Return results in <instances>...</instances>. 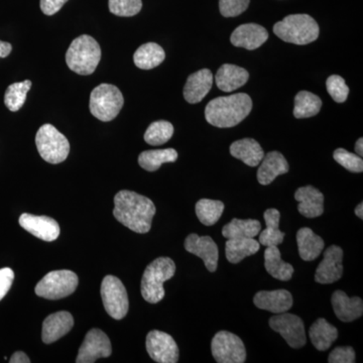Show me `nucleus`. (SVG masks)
Listing matches in <instances>:
<instances>
[{
  "instance_id": "1",
  "label": "nucleus",
  "mask_w": 363,
  "mask_h": 363,
  "mask_svg": "<svg viewBox=\"0 0 363 363\" xmlns=\"http://www.w3.org/2000/svg\"><path fill=\"white\" fill-rule=\"evenodd\" d=\"M156 211L152 200L133 191H121L114 197L113 216L136 233H149Z\"/></svg>"
},
{
  "instance_id": "2",
  "label": "nucleus",
  "mask_w": 363,
  "mask_h": 363,
  "mask_svg": "<svg viewBox=\"0 0 363 363\" xmlns=\"http://www.w3.org/2000/svg\"><path fill=\"white\" fill-rule=\"evenodd\" d=\"M252 109V100L245 93L217 97L205 108L208 123L219 128H233L245 121Z\"/></svg>"
},
{
  "instance_id": "3",
  "label": "nucleus",
  "mask_w": 363,
  "mask_h": 363,
  "mask_svg": "<svg viewBox=\"0 0 363 363\" xmlns=\"http://www.w3.org/2000/svg\"><path fill=\"white\" fill-rule=\"evenodd\" d=\"M101 60V49L94 38L82 35L71 43L66 52V63L71 71L79 75L94 73Z\"/></svg>"
},
{
  "instance_id": "4",
  "label": "nucleus",
  "mask_w": 363,
  "mask_h": 363,
  "mask_svg": "<svg viewBox=\"0 0 363 363\" xmlns=\"http://www.w3.org/2000/svg\"><path fill=\"white\" fill-rule=\"evenodd\" d=\"M274 33L279 39L295 45H308L319 37L316 21L308 14H291L274 26Z\"/></svg>"
},
{
  "instance_id": "5",
  "label": "nucleus",
  "mask_w": 363,
  "mask_h": 363,
  "mask_svg": "<svg viewBox=\"0 0 363 363\" xmlns=\"http://www.w3.org/2000/svg\"><path fill=\"white\" fill-rule=\"evenodd\" d=\"M176 264L169 257H159L150 262L143 272L140 291L147 302L157 304L164 297V281L175 276Z\"/></svg>"
},
{
  "instance_id": "6",
  "label": "nucleus",
  "mask_w": 363,
  "mask_h": 363,
  "mask_svg": "<svg viewBox=\"0 0 363 363\" xmlns=\"http://www.w3.org/2000/svg\"><path fill=\"white\" fill-rule=\"evenodd\" d=\"M123 93L116 86L101 84L91 92V114L104 123L113 121L123 109Z\"/></svg>"
},
{
  "instance_id": "7",
  "label": "nucleus",
  "mask_w": 363,
  "mask_h": 363,
  "mask_svg": "<svg viewBox=\"0 0 363 363\" xmlns=\"http://www.w3.org/2000/svg\"><path fill=\"white\" fill-rule=\"evenodd\" d=\"M35 145L40 156L52 164L65 161L70 152L69 140L52 124L40 126L35 135Z\"/></svg>"
},
{
  "instance_id": "8",
  "label": "nucleus",
  "mask_w": 363,
  "mask_h": 363,
  "mask_svg": "<svg viewBox=\"0 0 363 363\" xmlns=\"http://www.w3.org/2000/svg\"><path fill=\"white\" fill-rule=\"evenodd\" d=\"M79 284L77 274L68 269L54 271L45 274L35 286L39 297L48 300H60L75 292Z\"/></svg>"
},
{
  "instance_id": "9",
  "label": "nucleus",
  "mask_w": 363,
  "mask_h": 363,
  "mask_svg": "<svg viewBox=\"0 0 363 363\" xmlns=\"http://www.w3.org/2000/svg\"><path fill=\"white\" fill-rule=\"evenodd\" d=\"M101 298L105 310L116 320L123 319L128 312V292L123 281L114 276H106L101 284Z\"/></svg>"
},
{
  "instance_id": "10",
  "label": "nucleus",
  "mask_w": 363,
  "mask_h": 363,
  "mask_svg": "<svg viewBox=\"0 0 363 363\" xmlns=\"http://www.w3.org/2000/svg\"><path fill=\"white\" fill-rule=\"evenodd\" d=\"M212 355L218 363H243L247 350L242 340L230 332L220 331L212 339Z\"/></svg>"
},
{
  "instance_id": "11",
  "label": "nucleus",
  "mask_w": 363,
  "mask_h": 363,
  "mask_svg": "<svg viewBox=\"0 0 363 363\" xmlns=\"http://www.w3.org/2000/svg\"><path fill=\"white\" fill-rule=\"evenodd\" d=\"M269 326L272 330L281 334L286 343L292 348H301L305 346V326L302 319L297 315L290 313H281L269 319Z\"/></svg>"
},
{
  "instance_id": "12",
  "label": "nucleus",
  "mask_w": 363,
  "mask_h": 363,
  "mask_svg": "<svg viewBox=\"0 0 363 363\" xmlns=\"http://www.w3.org/2000/svg\"><path fill=\"white\" fill-rule=\"evenodd\" d=\"M147 353L152 360L159 363H176L179 362V347L176 341L164 332L150 331L147 336Z\"/></svg>"
},
{
  "instance_id": "13",
  "label": "nucleus",
  "mask_w": 363,
  "mask_h": 363,
  "mask_svg": "<svg viewBox=\"0 0 363 363\" xmlns=\"http://www.w3.org/2000/svg\"><path fill=\"white\" fill-rule=\"evenodd\" d=\"M111 340L100 329H91L79 350L77 363H93L99 358L111 357Z\"/></svg>"
},
{
  "instance_id": "14",
  "label": "nucleus",
  "mask_w": 363,
  "mask_h": 363,
  "mask_svg": "<svg viewBox=\"0 0 363 363\" xmlns=\"http://www.w3.org/2000/svg\"><path fill=\"white\" fill-rule=\"evenodd\" d=\"M343 250L337 245H331L325 250L324 259L315 274V281L323 285L335 283L343 276Z\"/></svg>"
},
{
  "instance_id": "15",
  "label": "nucleus",
  "mask_w": 363,
  "mask_h": 363,
  "mask_svg": "<svg viewBox=\"0 0 363 363\" xmlns=\"http://www.w3.org/2000/svg\"><path fill=\"white\" fill-rule=\"evenodd\" d=\"M185 248L188 252L202 259L208 271L216 272L217 267H218L219 250L216 243L210 236L190 234L186 238Z\"/></svg>"
},
{
  "instance_id": "16",
  "label": "nucleus",
  "mask_w": 363,
  "mask_h": 363,
  "mask_svg": "<svg viewBox=\"0 0 363 363\" xmlns=\"http://www.w3.org/2000/svg\"><path fill=\"white\" fill-rule=\"evenodd\" d=\"M20 225L35 238L45 241L56 240L60 235L58 222L51 217L23 213L20 217Z\"/></svg>"
},
{
  "instance_id": "17",
  "label": "nucleus",
  "mask_w": 363,
  "mask_h": 363,
  "mask_svg": "<svg viewBox=\"0 0 363 363\" xmlns=\"http://www.w3.org/2000/svg\"><path fill=\"white\" fill-rule=\"evenodd\" d=\"M269 39V33L264 26L257 23H247L236 28L231 35V44L238 48L253 51L259 49Z\"/></svg>"
},
{
  "instance_id": "18",
  "label": "nucleus",
  "mask_w": 363,
  "mask_h": 363,
  "mask_svg": "<svg viewBox=\"0 0 363 363\" xmlns=\"http://www.w3.org/2000/svg\"><path fill=\"white\" fill-rule=\"evenodd\" d=\"M213 85V74L209 69H202L191 74L184 87V97L188 104L201 102Z\"/></svg>"
},
{
  "instance_id": "19",
  "label": "nucleus",
  "mask_w": 363,
  "mask_h": 363,
  "mask_svg": "<svg viewBox=\"0 0 363 363\" xmlns=\"http://www.w3.org/2000/svg\"><path fill=\"white\" fill-rule=\"evenodd\" d=\"M253 303L259 309L281 314L292 308L293 296L286 290L260 291L253 298Z\"/></svg>"
},
{
  "instance_id": "20",
  "label": "nucleus",
  "mask_w": 363,
  "mask_h": 363,
  "mask_svg": "<svg viewBox=\"0 0 363 363\" xmlns=\"http://www.w3.org/2000/svg\"><path fill=\"white\" fill-rule=\"evenodd\" d=\"M298 210L307 218H316L324 212V195L313 186L298 188L295 193Z\"/></svg>"
},
{
  "instance_id": "21",
  "label": "nucleus",
  "mask_w": 363,
  "mask_h": 363,
  "mask_svg": "<svg viewBox=\"0 0 363 363\" xmlns=\"http://www.w3.org/2000/svg\"><path fill=\"white\" fill-rule=\"evenodd\" d=\"M74 326L73 316L69 312L54 313L43 323L42 339L45 344L54 343L65 336Z\"/></svg>"
},
{
  "instance_id": "22",
  "label": "nucleus",
  "mask_w": 363,
  "mask_h": 363,
  "mask_svg": "<svg viewBox=\"0 0 363 363\" xmlns=\"http://www.w3.org/2000/svg\"><path fill=\"white\" fill-rule=\"evenodd\" d=\"M289 172V164L286 157L279 152L274 150L264 157L257 169V181L260 185H269L277 177Z\"/></svg>"
},
{
  "instance_id": "23",
  "label": "nucleus",
  "mask_w": 363,
  "mask_h": 363,
  "mask_svg": "<svg viewBox=\"0 0 363 363\" xmlns=\"http://www.w3.org/2000/svg\"><path fill=\"white\" fill-rule=\"evenodd\" d=\"M334 313L343 322H352L363 314V302L358 297L350 298L343 291H336L331 298Z\"/></svg>"
},
{
  "instance_id": "24",
  "label": "nucleus",
  "mask_w": 363,
  "mask_h": 363,
  "mask_svg": "<svg viewBox=\"0 0 363 363\" xmlns=\"http://www.w3.org/2000/svg\"><path fill=\"white\" fill-rule=\"evenodd\" d=\"M250 74L241 67L224 64L215 76V82L219 89L224 92H233L242 87L247 82Z\"/></svg>"
},
{
  "instance_id": "25",
  "label": "nucleus",
  "mask_w": 363,
  "mask_h": 363,
  "mask_svg": "<svg viewBox=\"0 0 363 363\" xmlns=\"http://www.w3.org/2000/svg\"><path fill=\"white\" fill-rule=\"evenodd\" d=\"M231 156L240 160L250 167L259 166L264 152L259 143L253 138L236 140L229 147Z\"/></svg>"
},
{
  "instance_id": "26",
  "label": "nucleus",
  "mask_w": 363,
  "mask_h": 363,
  "mask_svg": "<svg viewBox=\"0 0 363 363\" xmlns=\"http://www.w3.org/2000/svg\"><path fill=\"white\" fill-rule=\"evenodd\" d=\"M298 255L305 262L316 259L323 252L325 242L311 228L304 227L297 233Z\"/></svg>"
},
{
  "instance_id": "27",
  "label": "nucleus",
  "mask_w": 363,
  "mask_h": 363,
  "mask_svg": "<svg viewBox=\"0 0 363 363\" xmlns=\"http://www.w3.org/2000/svg\"><path fill=\"white\" fill-rule=\"evenodd\" d=\"M264 267L272 278L284 281L292 279L294 267L281 259V252L276 245L267 247L264 250Z\"/></svg>"
},
{
  "instance_id": "28",
  "label": "nucleus",
  "mask_w": 363,
  "mask_h": 363,
  "mask_svg": "<svg viewBox=\"0 0 363 363\" xmlns=\"http://www.w3.org/2000/svg\"><path fill=\"white\" fill-rule=\"evenodd\" d=\"M166 58L164 49L156 43H147L140 45L133 55V62L142 70H150L161 65Z\"/></svg>"
},
{
  "instance_id": "29",
  "label": "nucleus",
  "mask_w": 363,
  "mask_h": 363,
  "mask_svg": "<svg viewBox=\"0 0 363 363\" xmlns=\"http://www.w3.org/2000/svg\"><path fill=\"white\" fill-rule=\"evenodd\" d=\"M310 339L313 345L319 351H326L338 337V331L333 325L323 318H319L310 327Z\"/></svg>"
},
{
  "instance_id": "30",
  "label": "nucleus",
  "mask_w": 363,
  "mask_h": 363,
  "mask_svg": "<svg viewBox=\"0 0 363 363\" xmlns=\"http://www.w3.org/2000/svg\"><path fill=\"white\" fill-rule=\"evenodd\" d=\"M260 248L259 241L255 238H234L225 245L226 259L231 264H238L245 257L255 255Z\"/></svg>"
},
{
  "instance_id": "31",
  "label": "nucleus",
  "mask_w": 363,
  "mask_h": 363,
  "mask_svg": "<svg viewBox=\"0 0 363 363\" xmlns=\"http://www.w3.org/2000/svg\"><path fill=\"white\" fill-rule=\"evenodd\" d=\"M262 230L259 220L234 218L222 228V235L227 240L234 238H255Z\"/></svg>"
},
{
  "instance_id": "32",
  "label": "nucleus",
  "mask_w": 363,
  "mask_h": 363,
  "mask_svg": "<svg viewBox=\"0 0 363 363\" xmlns=\"http://www.w3.org/2000/svg\"><path fill=\"white\" fill-rule=\"evenodd\" d=\"M264 221H266V229L260 233L259 243L264 247H278L285 238L286 234L279 230V218L281 213L279 210L271 208L264 212Z\"/></svg>"
},
{
  "instance_id": "33",
  "label": "nucleus",
  "mask_w": 363,
  "mask_h": 363,
  "mask_svg": "<svg viewBox=\"0 0 363 363\" xmlns=\"http://www.w3.org/2000/svg\"><path fill=\"white\" fill-rule=\"evenodd\" d=\"M178 159V152L174 149L145 150L138 156V164L147 172H156L162 164L174 162Z\"/></svg>"
},
{
  "instance_id": "34",
  "label": "nucleus",
  "mask_w": 363,
  "mask_h": 363,
  "mask_svg": "<svg viewBox=\"0 0 363 363\" xmlns=\"http://www.w3.org/2000/svg\"><path fill=\"white\" fill-rule=\"evenodd\" d=\"M322 101L319 96L309 91H300L295 97L294 116L296 118H309L321 111Z\"/></svg>"
},
{
  "instance_id": "35",
  "label": "nucleus",
  "mask_w": 363,
  "mask_h": 363,
  "mask_svg": "<svg viewBox=\"0 0 363 363\" xmlns=\"http://www.w3.org/2000/svg\"><path fill=\"white\" fill-rule=\"evenodd\" d=\"M223 202L218 200L201 199L196 204V215L204 225L212 226L223 214Z\"/></svg>"
},
{
  "instance_id": "36",
  "label": "nucleus",
  "mask_w": 363,
  "mask_h": 363,
  "mask_svg": "<svg viewBox=\"0 0 363 363\" xmlns=\"http://www.w3.org/2000/svg\"><path fill=\"white\" fill-rule=\"evenodd\" d=\"M32 81L26 80L23 82L13 83L9 85L4 94V104L9 111L16 112L23 106L26 95L32 88Z\"/></svg>"
},
{
  "instance_id": "37",
  "label": "nucleus",
  "mask_w": 363,
  "mask_h": 363,
  "mask_svg": "<svg viewBox=\"0 0 363 363\" xmlns=\"http://www.w3.org/2000/svg\"><path fill=\"white\" fill-rule=\"evenodd\" d=\"M173 135V124L166 121H155L145 131V140L150 145H162L168 143Z\"/></svg>"
},
{
  "instance_id": "38",
  "label": "nucleus",
  "mask_w": 363,
  "mask_h": 363,
  "mask_svg": "<svg viewBox=\"0 0 363 363\" xmlns=\"http://www.w3.org/2000/svg\"><path fill=\"white\" fill-rule=\"evenodd\" d=\"M109 11L117 16H135L142 11V0H109Z\"/></svg>"
},
{
  "instance_id": "39",
  "label": "nucleus",
  "mask_w": 363,
  "mask_h": 363,
  "mask_svg": "<svg viewBox=\"0 0 363 363\" xmlns=\"http://www.w3.org/2000/svg\"><path fill=\"white\" fill-rule=\"evenodd\" d=\"M333 157L339 164L348 171L352 172V173H362V157L358 155L352 154L344 149H337L334 152Z\"/></svg>"
},
{
  "instance_id": "40",
  "label": "nucleus",
  "mask_w": 363,
  "mask_h": 363,
  "mask_svg": "<svg viewBox=\"0 0 363 363\" xmlns=\"http://www.w3.org/2000/svg\"><path fill=\"white\" fill-rule=\"evenodd\" d=\"M326 88L334 101L343 104L350 94V88L346 85L345 80L338 75H332L327 79Z\"/></svg>"
},
{
  "instance_id": "41",
  "label": "nucleus",
  "mask_w": 363,
  "mask_h": 363,
  "mask_svg": "<svg viewBox=\"0 0 363 363\" xmlns=\"http://www.w3.org/2000/svg\"><path fill=\"white\" fill-rule=\"evenodd\" d=\"M250 0H219V9L224 18H235L245 13Z\"/></svg>"
},
{
  "instance_id": "42",
  "label": "nucleus",
  "mask_w": 363,
  "mask_h": 363,
  "mask_svg": "<svg viewBox=\"0 0 363 363\" xmlns=\"http://www.w3.org/2000/svg\"><path fill=\"white\" fill-rule=\"evenodd\" d=\"M329 363H354L355 351L350 346L336 347L328 357Z\"/></svg>"
},
{
  "instance_id": "43",
  "label": "nucleus",
  "mask_w": 363,
  "mask_h": 363,
  "mask_svg": "<svg viewBox=\"0 0 363 363\" xmlns=\"http://www.w3.org/2000/svg\"><path fill=\"white\" fill-rule=\"evenodd\" d=\"M14 279V272L9 267L0 269V301L2 300L9 291L11 290Z\"/></svg>"
},
{
  "instance_id": "44",
  "label": "nucleus",
  "mask_w": 363,
  "mask_h": 363,
  "mask_svg": "<svg viewBox=\"0 0 363 363\" xmlns=\"http://www.w3.org/2000/svg\"><path fill=\"white\" fill-rule=\"evenodd\" d=\"M67 1L68 0H40V9L45 16H52L58 13Z\"/></svg>"
},
{
  "instance_id": "45",
  "label": "nucleus",
  "mask_w": 363,
  "mask_h": 363,
  "mask_svg": "<svg viewBox=\"0 0 363 363\" xmlns=\"http://www.w3.org/2000/svg\"><path fill=\"white\" fill-rule=\"evenodd\" d=\"M11 363H30V360L28 358V355L26 353H23V351H16V353L11 357V360H9Z\"/></svg>"
},
{
  "instance_id": "46",
  "label": "nucleus",
  "mask_w": 363,
  "mask_h": 363,
  "mask_svg": "<svg viewBox=\"0 0 363 363\" xmlns=\"http://www.w3.org/2000/svg\"><path fill=\"white\" fill-rule=\"evenodd\" d=\"M13 51V45L7 42L0 40V58H6Z\"/></svg>"
},
{
  "instance_id": "47",
  "label": "nucleus",
  "mask_w": 363,
  "mask_h": 363,
  "mask_svg": "<svg viewBox=\"0 0 363 363\" xmlns=\"http://www.w3.org/2000/svg\"><path fill=\"white\" fill-rule=\"evenodd\" d=\"M355 152L358 156H363V138H360L359 140H357V145H355Z\"/></svg>"
},
{
  "instance_id": "48",
  "label": "nucleus",
  "mask_w": 363,
  "mask_h": 363,
  "mask_svg": "<svg viewBox=\"0 0 363 363\" xmlns=\"http://www.w3.org/2000/svg\"><path fill=\"white\" fill-rule=\"evenodd\" d=\"M355 214H357V217H359L360 219H363V204L360 203L359 205L357 208H355Z\"/></svg>"
}]
</instances>
